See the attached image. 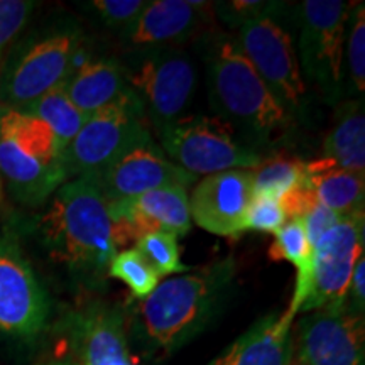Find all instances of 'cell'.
I'll list each match as a JSON object with an SVG mask.
<instances>
[{"mask_svg":"<svg viewBox=\"0 0 365 365\" xmlns=\"http://www.w3.org/2000/svg\"><path fill=\"white\" fill-rule=\"evenodd\" d=\"M235 277L237 261L228 255L159 282L127 309V333L139 355L156 364L188 345L220 314Z\"/></svg>","mask_w":365,"mask_h":365,"instance_id":"6da1fadb","label":"cell"},{"mask_svg":"<svg viewBox=\"0 0 365 365\" xmlns=\"http://www.w3.org/2000/svg\"><path fill=\"white\" fill-rule=\"evenodd\" d=\"M41 244L54 262L102 282L118 249L115 222L95 175L66 181L38 218Z\"/></svg>","mask_w":365,"mask_h":365,"instance_id":"7a4b0ae2","label":"cell"},{"mask_svg":"<svg viewBox=\"0 0 365 365\" xmlns=\"http://www.w3.org/2000/svg\"><path fill=\"white\" fill-rule=\"evenodd\" d=\"M205 59L212 108L245 143L257 149L277 143L291 129V117L272 97L237 39L217 36L208 43Z\"/></svg>","mask_w":365,"mask_h":365,"instance_id":"3957f363","label":"cell"},{"mask_svg":"<svg viewBox=\"0 0 365 365\" xmlns=\"http://www.w3.org/2000/svg\"><path fill=\"white\" fill-rule=\"evenodd\" d=\"M83 31L75 21H59L21 39L0 65V103L22 110L58 86L75 68Z\"/></svg>","mask_w":365,"mask_h":365,"instance_id":"277c9868","label":"cell"},{"mask_svg":"<svg viewBox=\"0 0 365 365\" xmlns=\"http://www.w3.org/2000/svg\"><path fill=\"white\" fill-rule=\"evenodd\" d=\"M125 85L143 107L154 130L182 117L193 98L196 73L193 59L181 48L124 53L120 59Z\"/></svg>","mask_w":365,"mask_h":365,"instance_id":"5b68a950","label":"cell"},{"mask_svg":"<svg viewBox=\"0 0 365 365\" xmlns=\"http://www.w3.org/2000/svg\"><path fill=\"white\" fill-rule=\"evenodd\" d=\"M163 153L191 175L255 170L266 161L259 149L237 137L218 117L182 115L158 132Z\"/></svg>","mask_w":365,"mask_h":365,"instance_id":"8992f818","label":"cell"},{"mask_svg":"<svg viewBox=\"0 0 365 365\" xmlns=\"http://www.w3.org/2000/svg\"><path fill=\"white\" fill-rule=\"evenodd\" d=\"M350 9L352 4L344 0H304L296 7L299 68L331 105L344 98V51Z\"/></svg>","mask_w":365,"mask_h":365,"instance_id":"52a82bcc","label":"cell"},{"mask_svg":"<svg viewBox=\"0 0 365 365\" xmlns=\"http://www.w3.org/2000/svg\"><path fill=\"white\" fill-rule=\"evenodd\" d=\"M148 135L150 130L143 107L127 88L120 98L86 118L75 139L63 150L68 180L98 175L125 149Z\"/></svg>","mask_w":365,"mask_h":365,"instance_id":"ba28073f","label":"cell"},{"mask_svg":"<svg viewBox=\"0 0 365 365\" xmlns=\"http://www.w3.org/2000/svg\"><path fill=\"white\" fill-rule=\"evenodd\" d=\"M237 43L287 115H304L309 105L308 86L301 73L293 36L282 22L274 17L245 22L239 29Z\"/></svg>","mask_w":365,"mask_h":365,"instance_id":"9c48e42d","label":"cell"},{"mask_svg":"<svg viewBox=\"0 0 365 365\" xmlns=\"http://www.w3.org/2000/svg\"><path fill=\"white\" fill-rule=\"evenodd\" d=\"M365 213L344 217L313 247L308 298L299 313L345 308L355 262L364 254Z\"/></svg>","mask_w":365,"mask_h":365,"instance_id":"30bf717a","label":"cell"},{"mask_svg":"<svg viewBox=\"0 0 365 365\" xmlns=\"http://www.w3.org/2000/svg\"><path fill=\"white\" fill-rule=\"evenodd\" d=\"M97 178V185L108 203L132 200L159 188L188 190L196 176L166 158L163 149L154 143L153 135L125 149L110 164L103 168Z\"/></svg>","mask_w":365,"mask_h":365,"instance_id":"8fae6325","label":"cell"},{"mask_svg":"<svg viewBox=\"0 0 365 365\" xmlns=\"http://www.w3.org/2000/svg\"><path fill=\"white\" fill-rule=\"evenodd\" d=\"M293 344V354L307 365H365L364 317L345 308L304 313Z\"/></svg>","mask_w":365,"mask_h":365,"instance_id":"7c38bea8","label":"cell"},{"mask_svg":"<svg viewBox=\"0 0 365 365\" xmlns=\"http://www.w3.org/2000/svg\"><path fill=\"white\" fill-rule=\"evenodd\" d=\"M213 19V2L149 0L137 19L118 34L124 53L180 48L207 31Z\"/></svg>","mask_w":365,"mask_h":365,"instance_id":"4fadbf2b","label":"cell"},{"mask_svg":"<svg viewBox=\"0 0 365 365\" xmlns=\"http://www.w3.org/2000/svg\"><path fill=\"white\" fill-rule=\"evenodd\" d=\"M48 314V296L33 269L12 245L0 242V330L17 339H34Z\"/></svg>","mask_w":365,"mask_h":365,"instance_id":"5bb4252c","label":"cell"},{"mask_svg":"<svg viewBox=\"0 0 365 365\" xmlns=\"http://www.w3.org/2000/svg\"><path fill=\"white\" fill-rule=\"evenodd\" d=\"M254 170L213 173L196 182L190 196V213L196 225L220 237H239L252 202Z\"/></svg>","mask_w":365,"mask_h":365,"instance_id":"9a60e30c","label":"cell"},{"mask_svg":"<svg viewBox=\"0 0 365 365\" xmlns=\"http://www.w3.org/2000/svg\"><path fill=\"white\" fill-rule=\"evenodd\" d=\"M71 346L78 365H134L127 336V308L93 301L71 318Z\"/></svg>","mask_w":365,"mask_h":365,"instance_id":"2e32d148","label":"cell"},{"mask_svg":"<svg viewBox=\"0 0 365 365\" xmlns=\"http://www.w3.org/2000/svg\"><path fill=\"white\" fill-rule=\"evenodd\" d=\"M289 312L269 313L207 365H287L294 352Z\"/></svg>","mask_w":365,"mask_h":365,"instance_id":"e0dca14e","label":"cell"},{"mask_svg":"<svg viewBox=\"0 0 365 365\" xmlns=\"http://www.w3.org/2000/svg\"><path fill=\"white\" fill-rule=\"evenodd\" d=\"M0 180L9 193L27 207L48 202L68 180L63 161H43L29 156L16 144L0 139Z\"/></svg>","mask_w":365,"mask_h":365,"instance_id":"ac0fdd59","label":"cell"},{"mask_svg":"<svg viewBox=\"0 0 365 365\" xmlns=\"http://www.w3.org/2000/svg\"><path fill=\"white\" fill-rule=\"evenodd\" d=\"M63 90L81 113L93 115L127 91L120 61L115 56L86 59L71 71Z\"/></svg>","mask_w":365,"mask_h":365,"instance_id":"d6986e66","label":"cell"},{"mask_svg":"<svg viewBox=\"0 0 365 365\" xmlns=\"http://www.w3.org/2000/svg\"><path fill=\"white\" fill-rule=\"evenodd\" d=\"M308 185L323 207L341 217L364 213L365 176L364 173L344 170L325 158L307 163Z\"/></svg>","mask_w":365,"mask_h":365,"instance_id":"ffe728a7","label":"cell"},{"mask_svg":"<svg viewBox=\"0 0 365 365\" xmlns=\"http://www.w3.org/2000/svg\"><path fill=\"white\" fill-rule=\"evenodd\" d=\"M344 170H365V113L362 98L336 103L331 129L323 140V156Z\"/></svg>","mask_w":365,"mask_h":365,"instance_id":"44dd1931","label":"cell"},{"mask_svg":"<svg viewBox=\"0 0 365 365\" xmlns=\"http://www.w3.org/2000/svg\"><path fill=\"white\" fill-rule=\"evenodd\" d=\"M0 139L11 140L26 154L43 161H63V149L51 129L27 112L0 108Z\"/></svg>","mask_w":365,"mask_h":365,"instance_id":"7402d4cb","label":"cell"},{"mask_svg":"<svg viewBox=\"0 0 365 365\" xmlns=\"http://www.w3.org/2000/svg\"><path fill=\"white\" fill-rule=\"evenodd\" d=\"M22 112L31 113L43 120L51 129L63 150L75 139V135L78 134L88 118L71 103V100L63 90V85L27 105L26 108H22Z\"/></svg>","mask_w":365,"mask_h":365,"instance_id":"603a6c76","label":"cell"},{"mask_svg":"<svg viewBox=\"0 0 365 365\" xmlns=\"http://www.w3.org/2000/svg\"><path fill=\"white\" fill-rule=\"evenodd\" d=\"M365 91V9L352 4L346 22L344 51V97L359 98Z\"/></svg>","mask_w":365,"mask_h":365,"instance_id":"cb8c5ba5","label":"cell"},{"mask_svg":"<svg viewBox=\"0 0 365 365\" xmlns=\"http://www.w3.org/2000/svg\"><path fill=\"white\" fill-rule=\"evenodd\" d=\"M307 182L308 173L304 161L286 158L271 159L254 170L252 198L264 196L279 202L282 196Z\"/></svg>","mask_w":365,"mask_h":365,"instance_id":"d4e9b609","label":"cell"},{"mask_svg":"<svg viewBox=\"0 0 365 365\" xmlns=\"http://www.w3.org/2000/svg\"><path fill=\"white\" fill-rule=\"evenodd\" d=\"M107 276L124 282L137 301L148 298L161 282V276L135 247L117 252L108 266Z\"/></svg>","mask_w":365,"mask_h":365,"instance_id":"484cf974","label":"cell"},{"mask_svg":"<svg viewBox=\"0 0 365 365\" xmlns=\"http://www.w3.org/2000/svg\"><path fill=\"white\" fill-rule=\"evenodd\" d=\"M135 249L148 259V262L161 277L188 272L191 269L181 262L178 237L168 232H153L143 235L135 242Z\"/></svg>","mask_w":365,"mask_h":365,"instance_id":"4316f807","label":"cell"},{"mask_svg":"<svg viewBox=\"0 0 365 365\" xmlns=\"http://www.w3.org/2000/svg\"><path fill=\"white\" fill-rule=\"evenodd\" d=\"M286 11H289L287 2L276 0H225L213 2V16L218 17L230 29H240L245 22L259 17H274L282 19Z\"/></svg>","mask_w":365,"mask_h":365,"instance_id":"83f0119b","label":"cell"},{"mask_svg":"<svg viewBox=\"0 0 365 365\" xmlns=\"http://www.w3.org/2000/svg\"><path fill=\"white\" fill-rule=\"evenodd\" d=\"M313 249L309 245L303 222L294 218L287 220L279 232L274 234V240L269 247V259L274 262H291L296 269L303 267L312 259Z\"/></svg>","mask_w":365,"mask_h":365,"instance_id":"f1b7e54d","label":"cell"},{"mask_svg":"<svg viewBox=\"0 0 365 365\" xmlns=\"http://www.w3.org/2000/svg\"><path fill=\"white\" fill-rule=\"evenodd\" d=\"M149 0H93L85 4L100 24L115 33H124L148 7Z\"/></svg>","mask_w":365,"mask_h":365,"instance_id":"f546056e","label":"cell"},{"mask_svg":"<svg viewBox=\"0 0 365 365\" xmlns=\"http://www.w3.org/2000/svg\"><path fill=\"white\" fill-rule=\"evenodd\" d=\"M34 7L36 4L29 0H0V65L14 39L24 29Z\"/></svg>","mask_w":365,"mask_h":365,"instance_id":"4dcf8cb0","label":"cell"},{"mask_svg":"<svg viewBox=\"0 0 365 365\" xmlns=\"http://www.w3.org/2000/svg\"><path fill=\"white\" fill-rule=\"evenodd\" d=\"M287 217L277 200L264 198V196H255L250 202L244 218V232L257 230L276 234L286 225Z\"/></svg>","mask_w":365,"mask_h":365,"instance_id":"1f68e13d","label":"cell"},{"mask_svg":"<svg viewBox=\"0 0 365 365\" xmlns=\"http://www.w3.org/2000/svg\"><path fill=\"white\" fill-rule=\"evenodd\" d=\"M341 218L344 217L335 213L330 208L323 207L319 202L309 207L308 212L304 213L303 218H301V222H303L304 232H307L308 242L309 245H312V249L318 244L319 239H322L327 232H330L331 228L341 220Z\"/></svg>","mask_w":365,"mask_h":365,"instance_id":"d6a6232c","label":"cell"},{"mask_svg":"<svg viewBox=\"0 0 365 365\" xmlns=\"http://www.w3.org/2000/svg\"><path fill=\"white\" fill-rule=\"evenodd\" d=\"M346 312L364 317L365 309V259L364 254L360 255L359 261L355 262L352 277H350L349 293L345 299Z\"/></svg>","mask_w":365,"mask_h":365,"instance_id":"836d02e7","label":"cell"},{"mask_svg":"<svg viewBox=\"0 0 365 365\" xmlns=\"http://www.w3.org/2000/svg\"><path fill=\"white\" fill-rule=\"evenodd\" d=\"M43 365H78V364L71 359H56V360H51V362H46Z\"/></svg>","mask_w":365,"mask_h":365,"instance_id":"e575fe53","label":"cell"},{"mask_svg":"<svg viewBox=\"0 0 365 365\" xmlns=\"http://www.w3.org/2000/svg\"><path fill=\"white\" fill-rule=\"evenodd\" d=\"M287 365H307V364H304V362H303V360H301V359H298V357H296V355L293 354V357H291V360H289V364H287Z\"/></svg>","mask_w":365,"mask_h":365,"instance_id":"d590c367","label":"cell"},{"mask_svg":"<svg viewBox=\"0 0 365 365\" xmlns=\"http://www.w3.org/2000/svg\"><path fill=\"white\" fill-rule=\"evenodd\" d=\"M2 203H4V185H2V180H0V208H2Z\"/></svg>","mask_w":365,"mask_h":365,"instance_id":"8d00e7d4","label":"cell"},{"mask_svg":"<svg viewBox=\"0 0 365 365\" xmlns=\"http://www.w3.org/2000/svg\"><path fill=\"white\" fill-rule=\"evenodd\" d=\"M0 108H2V103H0Z\"/></svg>","mask_w":365,"mask_h":365,"instance_id":"74e56055","label":"cell"}]
</instances>
